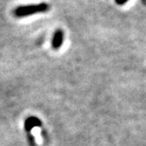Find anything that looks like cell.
Wrapping results in <instances>:
<instances>
[{
    "instance_id": "cell-3",
    "label": "cell",
    "mask_w": 146,
    "mask_h": 146,
    "mask_svg": "<svg viewBox=\"0 0 146 146\" xmlns=\"http://www.w3.org/2000/svg\"><path fill=\"white\" fill-rule=\"evenodd\" d=\"M64 31L62 29H57L53 35V38H52V43H51L52 48L55 50L59 49L62 47V42H64Z\"/></svg>"
},
{
    "instance_id": "cell-4",
    "label": "cell",
    "mask_w": 146,
    "mask_h": 146,
    "mask_svg": "<svg viewBox=\"0 0 146 146\" xmlns=\"http://www.w3.org/2000/svg\"><path fill=\"white\" fill-rule=\"evenodd\" d=\"M115 1V3L117 4V5H125L126 4L129 0H114Z\"/></svg>"
},
{
    "instance_id": "cell-2",
    "label": "cell",
    "mask_w": 146,
    "mask_h": 146,
    "mask_svg": "<svg viewBox=\"0 0 146 146\" xmlns=\"http://www.w3.org/2000/svg\"><path fill=\"white\" fill-rule=\"evenodd\" d=\"M41 126H42L41 121L35 116H30L27 118V120L25 121V129L27 134V138L31 146H35V141L32 134H31V130H32L34 127H41Z\"/></svg>"
},
{
    "instance_id": "cell-1",
    "label": "cell",
    "mask_w": 146,
    "mask_h": 146,
    "mask_svg": "<svg viewBox=\"0 0 146 146\" xmlns=\"http://www.w3.org/2000/svg\"><path fill=\"white\" fill-rule=\"evenodd\" d=\"M49 5L42 2L36 5H20L16 7L13 10V14L17 18L27 17L36 13H42L49 11Z\"/></svg>"
}]
</instances>
